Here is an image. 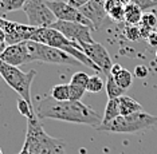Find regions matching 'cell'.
Here are the masks:
<instances>
[{"mask_svg":"<svg viewBox=\"0 0 157 154\" xmlns=\"http://www.w3.org/2000/svg\"><path fill=\"white\" fill-rule=\"evenodd\" d=\"M38 119H56L62 122L86 125L97 129L102 123V117L90 106L81 101L59 102L51 96H46L36 106Z\"/></svg>","mask_w":157,"mask_h":154,"instance_id":"6da1fadb","label":"cell"},{"mask_svg":"<svg viewBox=\"0 0 157 154\" xmlns=\"http://www.w3.org/2000/svg\"><path fill=\"white\" fill-rule=\"evenodd\" d=\"M30 40L42 43V44L50 46V47L59 48V50H62V51L67 52L69 55H71L73 58H75L78 62H81V64H83V66L90 67V69H93L94 71H101L98 69L97 64L93 62V60L89 59V56L82 51V47L79 46V43L67 39L65 35L60 34L59 31H56L55 28H51V27L38 28L33 34V36L30 38Z\"/></svg>","mask_w":157,"mask_h":154,"instance_id":"7a4b0ae2","label":"cell"},{"mask_svg":"<svg viewBox=\"0 0 157 154\" xmlns=\"http://www.w3.org/2000/svg\"><path fill=\"white\" fill-rule=\"evenodd\" d=\"M30 154H67L66 142L54 138L44 131L38 117L27 119V131L24 144Z\"/></svg>","mask_w":157,"mask_h":154,"instance_id":"3957f363","label":"cell"},{"mask_svg":"<svg viewBox=\"0 0 157 154\" xmlns=\"http://www.w3.org/2000/svg\"><path fill=\"white\" fill-rule=\"evenodd\" d=\"M157 125V117L149 113L140 111L130 115H120L108 123H101L97 127L98 131H110V133H138Z\"/></svg>","mask_w":157,"mask_h":154,"instance_id":"277c9868","label":"cell"},{"mask_svg":"<svg viewBox=\"0 0 157 154\" xmlns=\"http://www.w3.org/2000/svg\"><path fill=\"white\" fill-rule=\"evenodd\" d=\"M0 77L6 81V83L10 86L15 92L19 94L20 98H23L33 106V98H31V85L34 82V78L36 77V71H23L19 67L11 66V64L3 62L0 59ZM34 107V106H33ZM35 109V107H34Z\"/></svg>","mask_w":157,"mask_h":154,"instance_id":"5b68a950","label":"cell"},{"mask_svg":"<svg viewBox=\"0 0 157 154\" xmlns=\"http://www.w3.org/2000/svg\"><path fill=\"white\" fill-rule=\"evenodd\" d=\"M28 52L31 56V62H43L51 64H66V66H81L75 58H73L67 52L59 48L50 47V46L27 40Z\"/></svg>","mask_w":157,"mask_h":154,"instance_id":"8992f818","label":"cell"},{"mask_svg":"<svg viewBox=\"0 0 157 154\" xmlns=\"http://www.w3.org/2000/svg\"><path fill=\"white\" fill-rule=\"evenodd\" d=\"M22 9L27 15L28 24L35 28L50 27L56 21L55 15L44 0H27Z\"/></svg>","mask_w":157,"mask_h":154,"instance_id":"52a82bcc","label":"cell"},{"mask_svg":"<svg viewBox=\"0 0 157 154\" xmlns=\"http://www.w3.org/2000/svg\"><path fill=\"white\" fill-rule=\"evenodd\" d=\"M46 3H47V6L50 7V9L52 11V13L55 15L56 20L74 21V23H79V24H83V26L93 28L91 21L89 20L79 9L71 7L69 3L62 2V0H47Z\"/></svg>","mask_w":157,"mask_h":154,"instance_id":"ba28073f","label":"cell"},{"mask_svg":"<svg viewBox=\"0 0 157 154\" xmlns=\"http://www.w3.org/2000/svg\"><path fill=\"white\" fill-rule=\"evenodd\" d=\"M51 28H55L56 31H59L60 34H63L67 39L74 40L77 43H93L91 38V28L87 26L79 23H74V21H62L56 20L54 24L50 26Z\"/></svg>","mask_w":157,"mask_h":154,"instance_id":"9c48e42d","label":"cell"},{"mask_svg":"<svg viewBox=\"0 0 157 154\" xmlns=\"http://www.w3.org/2000/svg\"><path fill=\"white\" fill-rule=\"evenodd\" d=\"M0 28H3L6 32V38H7L6 42L8 46L30 40L33 34L38 30V28L30 26V24H22V23H17V21L4 19V17L2 20Z\"/></svg>","mask_w":157,"mask_h":154,"instance_id":"30bf717a","label":"cell"},{"mask_svg":"<svg viewBox=\"0 0 157 154\" xmlns=\"http://www.w3.org/2000/svg\"><path fill=\"white\" fill-rule=\"evenodd\" d=\"M79 46L82 47V51L89 56V59L93 60V62L98 66V69L101 70V73H103L105 75L110 74L113 62H112V58H110L108 50L103 47L101 43H98V42L81 43Z\"/></svg>","mask_w":157,"mask_h":154,"instance_id":"8fae6325","label":"cell"},{"mask_svg":"<svg viewBox=\"0 0 157 154\" xmlns=\"http://www.w3.org/2000/svg\"><path fill=\"white\" fill-rule=\"evenodd\" d=\"M0 59L15 67H19L26 63H31V56H30V52H28L27 40L16 43V44L7 46L4 51L0 54Z\"/></svg>","mask_w":157,"mask_h":154,"instance_id":"7c38bea8","label":"cell"},{"mask_svg":"<svg viewBox=\"0 0 157 154\" xmlns=\"http://www.w3.org/2000/svg\"><path fill=\"white\" fill-rule=\"evenodd\" d=\"M79 11L91 21L94 30H99V28L102 27V24L105 23L106 17H108V12H106L103 4L95 2V0H91L87 4L81 7Z\"/></svg>","mask_w":157,"mask_h":154,"instance_id":"4fadbf2b","label":"cell"},{"mask_svg":"<svg viewBox=\"0 0 157 154\" xmlns=\"http://www.w3.org/2000/svg\"><path fill=\"white\" fill-rule=\"evenodd\" d=\"M118 102H120V114L121 115H130V114L142 111V106L140 103L128 95L120 96Z\"/></svg>","mask_w":157,"mask_h":154,"instance_id":"5bb4252c","label":"cell"},{"mask_svg":"<svg viewBox=\"0 0 157 154\" xmlns=\"http://www.w3.org/2000/svg\"><path fill=\"white\" fill-rule=\"evenodd\" d=\"M142 13L144 12L133 3L125 6V23L130 24V26H138L141 21Z\"/></svg>","mask_w":157,"mask_h":154,"instance_id":"9a60e30c","label":"cell"},{"mask_svg":"<svg viewBox=\"0 0 157 154\" xmlns=\"http://www.w3.org/2000/svg\"><path fill=\"white\" fill-rule=\"evenodd\" d=\"M120 102L118 98L117 99H109L106 103L105 111H103V117H102V123H108L110 121L116 119L117 117H120Z\"/></svg>","mask_w":157,"mask_h":154,"instance_id":"2e32d148","label":"cell"},{"mask_svg":"<svg viewBox=\"0 0 157 154\" xmlns=\"http://www.w3.org/2000/svg\"><path fill=\"white\" fill-rule=\"evenodd\" d=\"M106 94H108V98L109 99H117L120 98V96L125 95V91L121 86H118L116 83V81H114V78L112 77V75H106Z\"/></svg>","mask_w":157,"mask_h":154,"instance_id":"e0dca14e","label":"cell"},{"mask_svg":"<svg viewBox=\"0 0 157 154\" xmlns=\"http://www.w3.org/2000/svg\"><path fill=\"white\" fill-rule=\"evenodd\" d=\"M50 96L55 101L59 102H65V101H70V85L66 83H60V85H55L51 88Z\"/></svg>","mask_w":157,"mask_h":154,"instance_id":"ac0fdd59","label":"cell"},{"mask_svg":"<svg viewBox=\"0 0 157 154\" xmlns=\"http://www.w3.org/2000/svg\"><path fill=\"white\" fill-rule=\"evenodd\" d=\"M116 81V83L121 86L124 90H128V88L133 83V75H132L130 71H128L126 69H122L120 73H117L116 75H112Z\"/></svg>","mask_w":157,"mask_h":154,"instance_id":"d6986e66","label":"cell"},{"mask_svg":"<svg viewBox=\"0 0 157 154\" xmlns=\"http://www.w3.org/2000/svg\"><path fill=\"white\" fill-rule=\"evenodd\" d=\"M27 0H0V13L22 9Z\"/></svg>","mask_w":157,"mask_h":154,"instance_id":"ffe728a7","label":"cell"},{"mask_svg":"<svg viewBox=\"0 0 157 154\" xmlns=\"http://www.w3.org/2000/svg\"><path fill=\"white\" fill-rule=\"evenodd\" d=\"M124 36L125 39H128L129 42H138L141 40V31L138 26H130V24H126V27L124 28Z\"/></svg>","mask_w":157,"mask_h":154,"instance_id":"44dd1931","label":"cell"},{"mask_svg":"<svg viewBox=\"0 0 157 154\" xmlns=\"http://www.w3.org/2000/svg\"><path fill=\"white\" fill-rule=\"evenodd\" d=\"M17 110H19V113L22 114L23 117H26L27 119L36 117V115H35V109H34V107L31 106L28 102L24 101L23 98H19V99H17Z\"/></svg>","mask_w":157,"mask_h":154,"instance_id":"7402d4cb","label":"cell"},{"mask_svg":"<svg viewBox=\"0 0 157 154\" xmlns=\"http://www.w3.org/2000/svg\"><path fill=\"white\" fill-rule=\"evenodd\" d=\"M103 85H105V82H103V79L101 77H98V75H93V77H90V79H89V83L86 86V91L97 94V92L102 91Z\"/></svg>","mask_w":157,"mask_h":154,"instance_id":"603a6c76","label":"cell"},{"mask_svg":"<svg viewBox=\"0 0 157 154\" xmlns=\"http://www.w3.org/2000/svg\"><path fill=\"white\" fill-rule=\"evenodd\" d=\"M89 79H90V77L83 73V71H78L71 77L70 79V85H75V86H81V87H85L86 88V86L89 83Z\"/></svg>","mask_w":157,"mask_h":154,"instance_id":"cb8c5ba5","label":"cell"},{"mask_svg":"<svg viewBox=\"0 0 157 154\" xmlns=\"http://www.w3.org/2000/svg\"><path fill=\"white\" fill-rule=\"evenodd\" d=\"M141 26H145V27H149L152 30H155L157 27V16L155 15L153 12H144L142 13V17H141V21H140Z\"/></svg>","mask_w":157,"mask_h":154,"instance_id":"d4e9b609","label":"cell"},{"mask_svg":"<svg viewBox=\"0 0 157 154\" xmlns=\"http://www.w3.org/2000/svg\"><path fill=\"white\" fill-rule=\"evenodd\" d=\"M108 16L114 21H125V6H118L108 12Z\"/></svg>","mask_w":157,"mask_h":154,"instance_id":"484cf974","label":"cell"},{"mask_svg":"<svg viewBox=\"0 0 157 154\" xmlns=\"http://www.w3.org/2000/svg\"><path fill=\"white\" fill-rule=\"evenodd\" d=\"M133 4H136L142 12H148L149 9L157 8V0H133Z\"/></svg>","mask_w":157,"mask_h":154,"instance_id":"4316f807","label":"cell"},{"mask_svg":"<svg viewBox=\"0 0 157 154\" xmlns=\"http://www.w3.org/2000/svg\"><path fill=\"white\" fill-rule=\"evenodd\" d=\"M85 92H86V88L85 87L70 85V101H81L82 96L85 95Z\"/></svg>","mask_w":157,"mask_h":154,"instance_id":"83f0119b","label":"cell"},{"mask_svg":"<svg viewBox=\"0 0 157 154\" xmlns=\"http://www.w3.org/2000/svg\"><path fill=\"white\" fill-rule=\"evenodd\" d=\"M133 74H134L137 78H140V79H144V78L148 77L149 70H148V67H146L145 64H138V66L134 67Z\"/></svg>","mask_w":157,"mask_h":154,"instance_id":"f1b7e54d","label":"cell"},{"mask_svg":"<svg viewBox=\"0 0 157 154\" xmlns=\"http://www.w3.org/2000/svg\"><path fill=\"white\" fill-rule=\"evenodd\" d=\"M146 42H148V44L151 46V47L157 48V31L156 30L151 32V35L146 38Z\"/></svg>","mask_w":157,"mask_h":154,"instance_id":"f546056e","label":"cell"},{"mask_svg":"<svg viewBox=\"0 0 157 154\" xmlns=\"http://www.w3.org/2000/svg\"><path fill=\"white\" fill-rule=\"evenodd\" d=\"M89 2H91V0H69V4L71 6V7H74V8H78L79 9L81 7H83L85 4H87Z\"/></svg>","mask_w":157,"mask_h":154,"instance_id":"4dcf8cb0","label":"cell"},{"mask_svg":"<svg viewBox=\"0 0 157 154\" xmlns=\"http://www.w3.org/2000/svg\"><path fill=\"white\" fill-rule=\"evenodd\" d=\"M6 32H4V30L3 28H0V54H2L3 51L6 50V47L8 44H7V42H6Z\"/></svg>","mask_w":157,"mask_h":154,"instance_id":"1f68e13d","label":"cell"},{"mask_svg":"<svg viewBox=\"0 0 157 154\" xmlns=\"http://www.w3.org/2000/svg\"><path fill=\"white\" fill-rule=\"evenodd\" d=\"M124 67L121 66V64H118V63H114L113 66H112V70H110V75H116L117 73H120L121 70H122Z\"/></svg>","mask_w":157,"mask_h":154,"instance_id":"d6a6232c","label":"cell"},{"mask_svg":"<svg viewBox=\"0 0 157 154\" xmlns=\"http://www.w3.org/2000/svg\"><path fill=\"white\" fill-rule=\"evenodd\" d=\"M19 154H30V152H28V148L26 145H23V148H22V150L19 152Z\"/></svg>","mask_w":157,"mask_h":154,"instance_id":"836d02e7","label":"cell"},{"mask_svg":"<svg viewBox=\"0 0 157 154\" xmlns=\"http://www.w3.org/2000/svg\"><path fill=\"white\" fill-rule=\"evenodd\" d=\"M120 2H121V4L122 6H128V4H130L133 0H120Z\"/></svg>","mask_w":157,"mask_h":154,"instance_id":"e575fe53","label":"cell"},{"mask_svg":"<svg viewBox=\"0 0 157 154\" xmlns=\"http://www.w3.org/2000/svg\"><path fill=\"white\" fill-rule=\"evenodd\" d=\"M0 154H3V149L2 148H0Z\"/></svg>","mask_w":157,"mask_h":154,"instance_id":"d590c367","label":"cell"},{"mask_svg":"<svg viewBox=\"0 0 157 154\" xmlns=\"http://www.w3.org/2000/svg\"><path fill=\"white\" fill-rule=\"evenodd\" d=\"M2 20H3V17H0V24H2Z\"/></svg>","mask_w":157,"mask_h":154,"instance_id":"8d00e7d4","label":"cell"},{"mask_svg":"<svg viewBox=\"0 0 157 154\" xmlns=\"http://www.w3.org/2000/svg\"><path fill=\"white\" fill-rule=\"evenodd\" d=\"M156 60H157V50H156Z\"/></svg>","mask_w":157,"mask_h":154,"instance_id":"74e56055","label":"cell"},{"mask_svg":"<svg viewBox=\"0 0 157 154\" xmlns=\"http://www.w3.org/2000/svg\"><path fill=\"white\" fill-rule=\"evenodd\" d=\"M156 31H157V28H156Z\"/></svg>","mask_w":157,"mask_h":154,"instance_id":"f35d334b","label":"cell"}]
</instances>
